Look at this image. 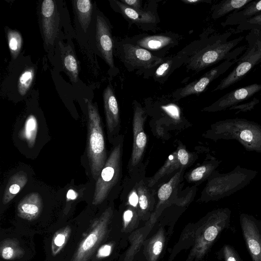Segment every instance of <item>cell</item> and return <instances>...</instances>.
Masks as SVG:
<instances>
[{"mask_svg":"<svg viewBox=\"0 0 261 261\" xmlns=\"http://www.w3.org/2000/svg\"><path fill=\"white\" fill-rule=\"evenodd\" d=\"M147 110L137 101H133V143L128 171L130 172L141 165L147 144L144 123Z\"/></svg>","mask_w":261,"mask_h":261,"instance_id":"9","label":"cell"},{"mask_svg":"<svg viewBox=\"0 0 261 261\" xmlns=\"http://www.w3.org/2000/svg\"><path fill=\"white\" fill-rule=\"evenodd\" d=\"M34 68L25 69L20 75L18 81V91L20 95L24 96L29 90L34 77Z\"/></svg>","mask_w":261,"mask_h":261,"instance_id":"29","label":"cell"},{"mask_svg":"<svg viewBox=\"0 0 261 261\" xmlns=\"http://www.w3.org/2000/svg\"><path fill=\"white\" fill-rule=\"evenodd\" d=\"M110 212H105L96 220L88 235L81 242L71 261H88L101 241L106 232Z\"/></svg>","mask_w":261,"mask_h":261,"instance_id":"12","label":"cell"},{"mask_svg":"<svg viewBox=\"0 0 261 261\" xmlns=\"http://www.w3.org/2000/svg\"><path fill=\"white\" fill-rule=\"evenodd\" d=\"M221 253L224 261H242L237 251L230 245H224Z\"/></svg>","mask_w":261,"mask_h":261,"instance_id":"34","label":"cell"},{"mask_svg":"<svg viewBox=\"0 0 261 261\" xmlns=\"http://www.w3.org/2000/svg\"><path fill=\"white\" fill-rule=\"evenodd\" d=\"M103 99L108 133L114 141L119 136L120 119L118 102L111 86H108L104 90Z\"/></svg>","mask_w":261,"mask_h":261,"instance_id":"16","label":"cell"},{"mask_svg":"<svg viewBox=\"0 0 261 261\" xmlns=\"http://www.w3.org/2000/svg\"><path fill=\"white\" fill-rule=\"evenodd\" d=\"M123 146V136L119 135L97 179L93 199L94 205L103 202L120 183Z\"/></svg>","mask_w":261,"mask_h":261,"instance_id":"5","label":"cell"},{"mask_svg":"<svg viewBox=\"0 0 261 261\" xmlns=\"http://www.w3.org/2000/svg\"><path fill=\"white\" fill-rule=\"evenodd\" d=\"M37 130V119L34 115H30L25 121L21 134L22 138L31 147L34 146L36 142Z\"/></svg>","mask_w":261,"mask_h":261,"instance_id":"27","label":"cell"},{"mask_svg":"<svg viewBox=\"0 0 261 261\" xmlns=\"http://www.w3.org/2000/svg\"><path fill=\"white\" fill-rule=\"evenodd\" d=\"M156 1L148 4L146 8L141 10L130 8L118 0L112 1L113 7L121 14L129 25L135 24L139 29L154 31L158 29L160 20L157 13Z\"/></svg>","mask_w":261,"mask_h":261,"instance_id":"8","label":"cell"},{"mask_svg":"<svg viewBox=\"0 0 261 261\" xmlns=\"http://www.w3.org/2000/svg\"><path fill=\"white\" fill-rule=\"evenodd\" d=\"M221 162L222 161L208 154L202 165L193 169L188 173V180L190 182H199L208 179Z\"/></svg>","mask_w":261,"mask_h":261,"instance_id":"20","label":"cell"},{"mask_svg":"<svg viewBox=\"0 0 261 261\" xmlns=\"http://www.w3.org/2000/svg\"><path fill=\"white\" fill-rule=\"evenodd\" d=\"M260 91L261 84L257 83L234 89L226 93L210 106L204 108L202 111L216 112L228 109L248 99Z\"/></svg>","mask_w":261,"mask_h":261,"instance_id":"14","label":"cell"},{"mask_svg":"<svg viewBox=\"0 0 261 261\" xmlns=\"http://www.w3.org/2000/svg\"><path fill=\"white\" fill-rule=\"evenodd\" d=\"M252 30L261 31V14L241 23L236 28L238 32Z\"/></svg>","mask_w":261,"mask_h":261,"instance_id":"31","label":"cell"},{"mask_svg":"<svg viewBox=\"0 0 261 261\" xmlns=\"http://www.w3.org/2000/svg\"><path fill=\"white\" fill-rule=\"evenodd\" d=\"M7 39L11 56L15 59L19 54L22 46V37L17 31L9 30L7 33Z\"/></svg>","mask_w":261,"mask_h":261,"instance_id":"30","label":"cell"},{"mask_svg":"<svg viewBox=\"0 0 261 261\" xmlns=\"http://www.w3.org/2000/svg\"><path fill=\"white\" fill-rule=\"evenodd\" d=\"M253 0H223L213 5L212 18L216 20L226 15L237 12Z\"/></svg>","mask_w":261,"mask_h":261,"instance_id":"21","label":"cell"},{"mask_svg":"<svg viewBox=\"0 0 261 261\" xmlns=\"http://www.w3.org/2000/svg\"><path fill=\"white\" fill-rule=\"evenodd\" d=\"M257 174V171L243 168L240 165L226 173H220L215 170L208 179L201 198L209 201L229 196L246 187Z\"/></svg>","mask_w":261,"mask_h":261,"instance_id":"3","label":"cell"},{"mask_svg":"<svg viewBox=\"0 0 261 261\" xmlns=\"http://www.w3.org/2000/svg\"><path fill=\"white\" fill-rule=\"evenodd\" d=\"M42 207L41 195L38 193H31L24 197L18 203V215L23 219L32 220L40 214Z\"/></svg>","mask_w":261,"mask_h":261,"instance_id":"18","label":"cell"},{"mask_svg":"<svg viewBox=\"0 0 261 261\" xmlns=\"http://www.w3.org/2000/svg\"><path fill=\"white\" fill-rule=\"evenodd\" d=\"M180 66L176 55L165 57L164 61L154 70L152 78L156 82L164 83L171 73Z\"/></svg>","mask_w":261,"mask_h":261,"instance_id":"24","label":"cell"},{"mask_svg":"<svg viewBox=\"0 0 261 261\" xmlns=\"http://www.w3.org/2000/svg\"><path fill=\"white\" fill-rule=\"evenodd\" d=\"M259 102V100L256 97H254L249 102L238 104L232 106L228 109L231 111H236V114L241 112H247L253 110L255 106Z\"/></svg>","mask_w":261,"mask_h":261,"instance_id":"35","label":"cell"},{"mask_svg":"<svg viewBox=\"0 0 261 261\" xmlns=\"http://www.w3.org/2000/svg\"><path fill=\"white\" fill-rule=\"evenodd\" d=\"M96 42L103 58L111 69H115L114 44L109 24L102 16L97 15L96 22Z\"/></svg>","mask_w":261,"mask_h":261,"instance_id":"15","label":"cell"},{"mask_svg":"<svg viewBox=\"0 0 261 261\" xmlns=\"http://www.w3.org/2000/svg\"><path fill=\"white\" fill-rule=\"evenodd\" d=\"M0 250L2 257L6 260L20 257L24 253L18 242L10 239H6L2 242Z\"/></svg>","mask_w":261,"mask_h":261,"instance_id":"26","label":"cell"},{"mask_svg":"<svg viewBox=\"0 0 261 261\" xmlns=\"http://www.w3.org/2000/svg\"><path fill=\"white\" fill-rule=\"evenodd\" d=\"M238 59L225 61L203 74L200 78L175 90L171 95L172 99H179L191 95H199L215 79L225 72L232 65L237 63Z\"/></svg>","mask_w":261,"mask_h":261,"instance_id":"11","label":"cell"},{"mask_svg":"<svg viewBox=\"0 0 261 261\" xmlns=\"http://www.w3.org/2000/svg\"><path fill=\"white\" fill-rule=\"evenodd\" d=\"M120 1L125 5L135 9L141 10L144 9L142 7V0H120Z\"/></svg>","mask_w":261,"mask_h":261,"instance_id":"37","label":"cell"},{"mask_svg":"<svg viewBox=\"0 0 261 261\" xmlns=\"http://www.w3.org/2000/svg\"><path fill=\"white\" fill-rule=\"evenodd\" d=\"M259 14H261V0L253 1L241 10L228 15L221 25L223 27L238 25Z\"/></svg>","mask_w":261,"mask_h":261,"instance_id":"19","label":"cell"},{"mask_svg":"<svg viewBox=\"0 0 261 261\" xmlns=\"http://www.w3.org/2000/svg\"><path fill=\"white\" fill-rule=\"evenodd\" d=\"M63 64L72 80L76 81L78 75V66L74 56L70 54L66 55L63 59Z\"/></svg>","mask_w":261,"mask_h":261,"instance_id":"32","label":"cell"},{"mask_svg":"<svg viewBox=\"0 0 261 261\" xmlns=\"http://www.w3.org/2000/svg\"><path fill=\"white\" fill-rule=\"evenodd\" d=\"M181 39V36L172 32L153 35L142 34L126 38L129 42L160 58H165L167 53L178 45Z\"/></svg>","mask_w":261,"mask_h":261,"instance_id":"10","label":"cell"},{"mask_svg":"<svg viewBox=\"0 0 261 261\" xmlns=\"http://www.w3.org/2000/svg\"><path fill=\"white\" fill-rule=\"evenodd\" d=\"M41 16L44 40L46 43H49L54 41L58 25V12L55 1L44 0L42 2Z\"/></svg>","mask_w":261,"mask_h":261,"instance_id":"17","label":"cell"},{"mask_svg":"<svg viewBox=\"0 0 261 261\" xmlns=\"http://www.w3.org/2000/svg\"><path fill=\"white\" fill-rule=\"evenodd\" d=\"M112 246L109 244H106L99 248L98 249L96 257L98 258H102L109 256L111 252Z\"/></svg>","mask_w":261,"mask_h":261,"instance_id":"36","label":"cell"},{"mask_svg":"<svg viewBox=\"0 0 261 261\" xmlns=\"http://www.w3.org/2000/svg\"><path fill=\"white\" fill-rule=\"evenodd\" d=\"M78 193L73 189H70L68 191L66 194V198L67 200H73L77 198Z\"/></svg>","mask_w":261,"mask_h":261,"instance_id":"40","label":"cell"},{"mask_svg":"<svg viewBox=\"0 0 261 261\" xmlns=\"http://www.w3.org/2000/svg\"><path fill=\"white\" fill-rule=\"evenodd\" d=\"M120 58L126 69L137 73H151L164 60L154 56L149 51L135 45L126 39L119 43L118 49ZM150 76V74H149Z\"/></svg>","mask_w":261,"mask_h":261,"instance_id":"7","label":"cell"},{"mask_svg":"<svg viewBox=\"0 0 261 261\" xmlns=\"http://www.w3.org/2000/svg\"><path fill=\"white\" fill-rule=\"evenodd\" d=\"M182 2L187 4L196 5L201 3H211V0H181Z\"/></svg>","mask_w":261,"mask_h":261,"instance_id":"41","label":"cell"},{"mask_svg":"<svg viewBox=\"0 0 261 261\" xmlns=\"http://www.w3.org/2000/svg\"><path fill=\"white\" fill-rule=\"evenodd\" d=\"M160 108L170 118L175 120H180L181 115L180 110L179 108L175 103L173 102L163 103L161 100V105L160 106Z\"/></svg>","mask_w":261,"mask_h":261,"instance_id":"33","label":"cell"},{"mask_svg":"<svg viewBox=\"0 0 261 261\" xmlns=\"http://www.w3.org/2000/svg\"><path fill=\"white\" fill-rule=\"evenodd\" d=\"M75 9L79 22L84 32H86L91 19L92 5L89 0L75 1Z\"/></svg>","mask_w":261,"mask_h":261,"instance_id":"25","label":"cell"},{"mask_svg":"<svg viewBox=\"0 0 261 261\" xmlns=\"http://www.w3.org/2000/svg\"><path fill=\"white\" fill-rule=\"evenodd\" d=\"M203 136L214 141L235 140L246 150L261 153V125L254 121L238 118L220 120Z\"/></svg>","mask_w":261,"mask_h":261,"instance_id":"2","label":"cell"},{"mask_svg":"<svg viewBox=\"0 0 261 261\" xmlns=\"http://www.w3.org/2000/svg\"><path fill=\"white\" fill-rule=\"evenodd\" d=\"M133 214V212L131 210L128 209L125 211L123 214V219L125 224L128 223L131 221Z\"/></svg>","mask_w":261,"mask_h":261,"instance_id":"39","label":"cell"},{"mask_svg":"<svg viewBox=\"0 0 261 261\" xmlns=\"http://www.w3.org/2000/svg\"><path fill=\"white\" fill-rule=\"evenodd\" d=\"M28 181V176L23 171L13 175L7 182L4 193L2 202L5 204L9 202L24 187Z\"/></svg>","mask_w":261,"mask_h":261,"instance_id":"23","label":"cell"},{"mask_svg":"<svg viewBox=\"0 0 261 261\" xmlns=\"http://www.w3.org/2000/svg\"><path fill=\"white\" fill-rule=\"evenodd\" d=\"M71 232L69 226H66L56 232L51 242V253L56 255L62 249L68 241Z\"/></svg>","mask_w":261,"mask_h":261,"instance_id":"28","label":"cell"},{"mask_svg":"<svg viewBox=\"0 0 261 261\" xmlns=\"http://www.w3.org/2000/svg\"><path fill=\"white\" fill-rule=\"evenodd\" d=\"M232 34V31H227L221 34H202L175 55L181 66H184L188 71L197 73L222 61L237 59L247 45L236 47L245 37L228 40Z\"/></svg>","mask_w":261,"mask_h":261,"instance_id":"1","label":"cell"},{"mask_svg":"<svg viewBox=\"0 0 261 261\" xmlns=\"http://www.w3.org/2000/svg\"><path fill=\"white\" fill-rule=\"evenodd\" d=\"M182 169H184L185 168L177 157V150H176L168 156L164 165L151 178H148L149 186L150 188L153 187L165 176Z\"/></svg>","mask_w":261,"mask_h":261,"instance_id":"22","label":"cell"},{"mask_svg":"<svg viewBox=\"0 0 261 261\" xmlns=\"http://www.w3.org/2000/svg\"><path fill=\"white\" fill-rule=\"evenodd\" d=\"M248 43L245 52L238 58L237 66L213 90H223L238 83L256 65L261 63V31L250 30L245 36Z\"/></svg>","mask_w":261,"mask_h":261,"instance_id":"6","label":"cell"},{"mask_svg":"<svg viewBox=\"0 0 261 261\" xmlns=\"http://www.w3.org/2000/svg\"><path fill=\"white\" fill-rule=\"evenodd\" d=\"M240 223L252 261H261V221L245 213L240 215Z\"/></svg>","mask_w":261,"mask_h":261,"instance_id":"13","label":"cell"},{"mask_svg":"<svg viewBox=\"0 0 261 261\" xmlns=\"http://www.w3.org/2000/svg\"><path fill=\"white\" fill-rule=\"evenodd\" d=\"M88 110L87 154L93 177L97 179L107 160L102 124L96 105L85 99Z\"/></svg>","mask_w":261,"mask_h":261,"instance_id":"4","label":"cell"},{"mask_svg":"<svg viewBox=\"0 0 261 261\" xmlns=\"http://www.w3.org/2000/svg\"><path fill=\"white\" fill-rule=\"evenodd\" d=\"M162 247H163L162 243L161 241H156L154 243L153 246L152 251H153V254L156 255H159L162 251Z\"/></svg>","mask_w":261,"mask_h":261,"instance_id":"38","label":"cell"}]
</instances>
